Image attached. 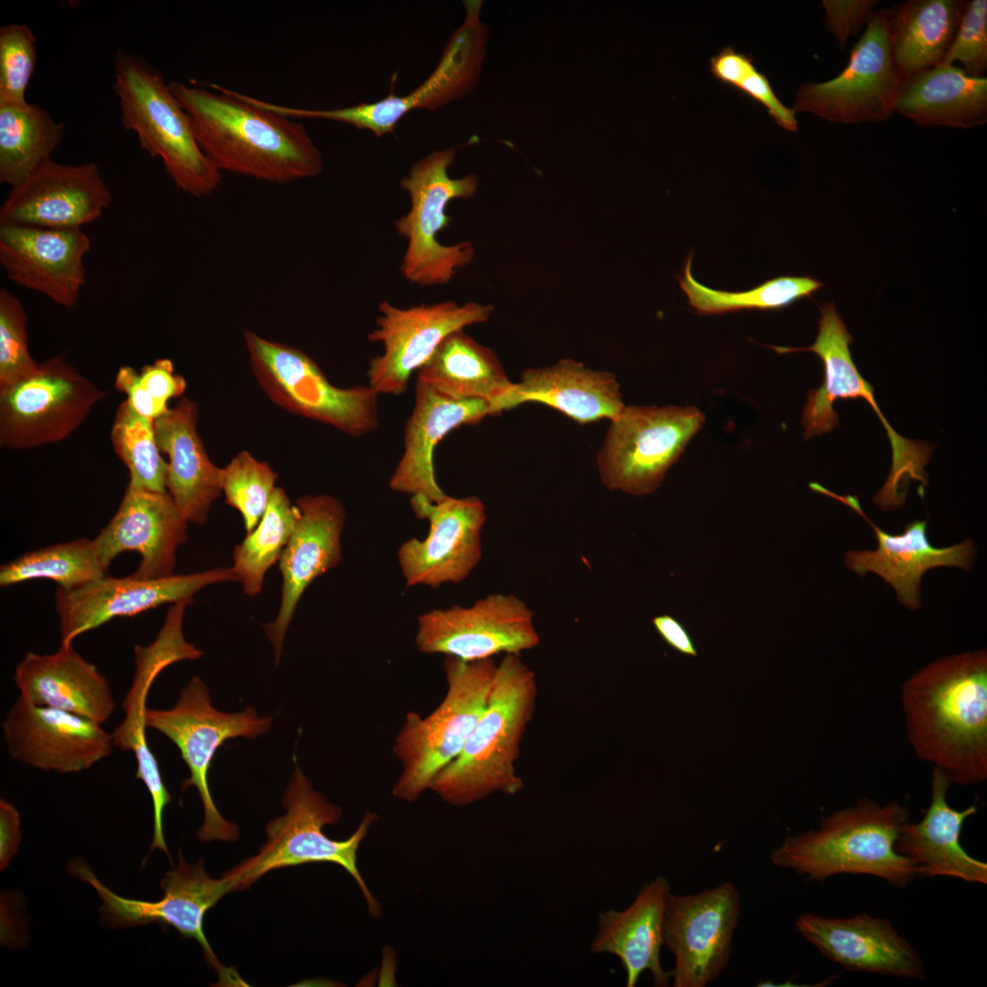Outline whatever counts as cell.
<instances>
[{
  "instance_id": "cell-39",
  "label": "cell",
  "mask_w": 987,
  "mask_h": 987,
  "mask_svg": "<svg viewBox=\"0 0 987 987\" xmlns=\"http://www.w3.org/2000/svg\"><path fill=\"white\" fill-rule=\"evenodd\" d=\"M65 129L39 105H0V182L17 186L51 159Z\"/></svg>"
},
{
  "instance_id": "cell-3",
  "label": "cell",
  "mask_w": 987,
  "mask_h": 987,
  "mask_svg": "<svg viewBox=\"0 0 987 987\" xmlns=\"http://www.w3.org/2000/svg\"><path fill=\"white\" fill-rule=\"evenodd\" d=\"M536 694V674L521 654H504L484 711L460 754L435 775L429 790L454 806L470 805L495 792H520L524 783L515 763Z\"/></svg>"
},
{
  "instance_id": "cell-30",
  "label": "cell",
  "mask_w": 987,
  "mask_h": 987,
  "mask_svg": "<svg viewBox=\"0 0 987 987\" xmlns=\"http://www.w3.org/2000/svg\"><path fill=\"white\" fill-rule=\"evenodd\" d=\"M491 416L480 398H454L417 380L415 403L407 421L404 451L390 479L391 490L421 495L438 503L447 494L438 484L433 465L436 445L452 430L475 425Z\"/></svg>"
},
{
  "instance_id": "cell-15",
  "label": "cell",
  "mask_w": 987,
  "mask_h": 987,
  "mask_svg": "<svg viewBox=\"0 0 987 987\" xmlns=\"http://www.w3.org/2000/svg\"><path fill=\"white\" fill-rule=\"evenodd\" d=\"M106 395L62 356L50 357L30 377L0 389V445L27 450L59 442Z\"/></svg>"
},
{
  "instance_id": "cell-16",
  "label": "cell",
  "mask_w": 987,
  "mask_h": 987,
  "mask_svg": "<svg viewBox=\"0 0 987 987\" xmlns=\"http://www.w3.org/2000/svg\"><path fill=\"white\" fill-rule=\"evenodd\" d=\"M866 26L839 75L800 86L795 112L845 124L882 122L892 117L903 78L892 55L888 9L874 11Z\"/></svg>"
},
{
  "instance_id": "cell-14",
  "label": "cell",
  "mask_w": 987,
  "mask_h": 987,
  "mask_svg": "<svg viewBox=\"0 0 987 987\" xmlns=\"http://www.w3.org/2000/svg\"><path fill=\"white\" fill-rule=\"evenodd\" d=\"M178 865L161 880L163 897L157 901L122 897L107 887L83 859L69 862L70 876L89 883L102 901L101 913L106 923L115 929L157 923L174 928L183 938L200 945L203 955L225 985L244 982L238 973L223 966L216 957L205 935L204 918L225 895L232 892L228 880L215 879L207 873L204 861L188 864L181 851Z\"/></svg>"
},
{
  "instance_id": "cell-13",
  "label": "cell",
  "mask_w": 987,
  "mask_h": 987,
  "mask_svg": "<svg viewBox=\"0 0 987 987\" xmlns=\"http://www.w3.org/2000/svg\"><path fill=\"white\" fill-rule=\"evenodd\" d=\"M466 16L453 32L433 72L405 96L389 95L374 102L316 110L274 105L273 110L293 119H324L368 130L377 137L393 133L398 122L415 109L437 110L463 98L478 81L488 32L480 21L482 1H464Z\"/></svg>"
},
{
  "instance_id": "cell-24",
  "label": "cell",
  "mask_w": 987,
  "mask_h": 987,
  "mask_svg": "<svg viewBox=\"0 0 987 987\" xmlns=\"http://www.w3.org/2000/svg\"><path fill=\"white\" fill-rule=\"evenodd\" d=\"M133 653L135 669L122 702L124 717L111 735L115 748L133 752L137 764L135 777L143 781L152 799L154 833L150 852L156 848L169 856L163 832V813L172 796L147 743L146 699L154 681L164 669L179 661L198 659L201 652L186 641L179 621L166 619L155 640L146 646L135 645Z\"/></svg>"
},
{
  "instance_id": "cell-18",
  "label": "cell",
  "mask_w": 987,
  "mask_h": 987,
  "mask_svg": "<svg viewBox=\"0 0 987 987\" xmlns=\"http://www.w3.org/2000/svg\"><path fill=\"white\" fill-rule=\"evenodd\" d=\"M540 642L532 610L514 594L492 593L472 606L433 609L417 620L415 645L426 654L471 662L521 654Z\"/></svg>"
},
{
  "instance_id": "cell-48",
  "label": "cell",
  "mask_w": 987,
  "mask_h": 987,
  "mask_svg": "<svg viewBox=\"0 0 987 987\" xmlns=\"http://www.w3.org/2000/svg\"><path fill=\"white\" fill-rule=\"evenodd\" d=\"M960 61L971 77H983L987 69V1L968 2L955 36L941 61Z\"/></svg>"
},
{
  "instance_id": "cell-5",
  "label": "cell",
  "mask_w": 987,
  "mask_h": 987,
  "mask_svg": "<svg viewBox=\"0 0 987 987\" xmlns=\"http://www.w3.org/2000/svg\"><path fill=\"white\" fill-rule=\"evenodd\" d=\"M113 75L123 128L136 134L143 151L162 160L178 189L195 197L211 196L221 172L199 147L189 115L159 69L143 56L118 48Z\"/></svg>"
},
{
  "instance_id": "cell-4",
  "label": "cell",
  "mask_w": 987,
  "mask_h": 987,
  "mask_svg": "<svg viewBox=\"0 0 987 987\" xmlns=\"http://www.w3.org/2000/svg\"><path fill=\"white\" fill-rule=\"evenodd\" d=\"M908 810L897 801L869 798L823 816L816 830L787 836L770 854L772 864L823 882L842 874L873 876L897 888L917 877L913 864L895 849Z\"/></svg>"
},
{
  "instance_id": "cell-47",
  "label": "cell",
  "mask_w": 987,
  "mask_h": 987,
  "mask_svg": "<svg viewBox=\"0 0 987 987\" xmlns=\"http://www.w3.org/2000/svg\"><path fill=\"white\" fill-rule=\"evenodd\" d=\"M28 350L27 316L15 294L0 291V389L30 377L38 368Z\"/></svg>"
},
{
  "instance_id": "cell-34",
  "label": "cell",
  "mask_w": 987,
  "mask_h": 987,
  "mask_svg": "<svg viewBox=\"0 0 987 987\" xmlns=\"http://www.w3.org/2000/svg\"><path fill=\"white\" fill-rule=\"evenodd\" d=\"M14 680L19 695L33 705L73 713L101 724L115 711L107 678L70 645L51 654L28 652Z\"/></svg>"
},
{
  "instance_id": "cell-43",
  "label": "cell",
  "mask_w": 987,
  "mask_h": 987,
  "mask_svg": "<svg viewBox=\"0 0 987 987\" xmlns=\"http://www.w3.org/2000/svg\"><path fill=\"white\" fill-rule=\"evenodd\" d=\"M154 419L137 413L123 401L118 408L111 432L115 453L129 471L128 485L167 493V462L156 442Z\"/></svg>"
},
{
  "instance_id": "cell-11",
  "label": "cell",
  "mask_w": 987,
  "mask_h": 987,
  "mask_svg": "<svg viewBox=\"0 0 987 987\" xmlns=\"http://www.w3.org/2000/svg\"><path fill=\"white\" fill-rule=\"evenodd\" d=\"M271 721V717L259 716L252 707L235 714L218 711L213 707L208 689L198 676L181 689L172 708H147V728L168 738L189 769L182 791L191 786L198 791L205 815L197 833L201 842H234L239 838L238 826L222 817L209 789L208 772L217 750L229 738H254L264 734Z\"/></svg>"
},
{
  "instance_id": "cell-10",
  "label": "cell",
  "mask_w": 987,
  "mask_h": 987,
  "mask_svg": "<svg viewBox=\"0 0 987 987\" xmlns=\"http://www.w3.org/2000/svg\"><path fill=\"white\" fill-rule=\"evenodd\" d=\"M455 155L454 148L434 151L416 162L400 180V186L410 197L409 211L394 224L407 241L400 271L409 281L419 286L449 283L475 255L469 241L443 245L438 240V234L451 220L446 214L449 203L471 198L478 186L473 174L450 177L448 170Z\"/></svg>"
},
{
  "instance_id": "cell-40",
  "label": "cell",
  "mask_w": 987,
  "mask_h": 987,
  "mask_svg": "<svg viewBox=\"0 0 987 987\" xmlns=\"http://www.w3.org/2000/svg\"><path fill=\"white\" fill-rule=\"evenodd\" d=\"M693 253L685 259L683 276L678 277L691 308L700 314H722L741 310H778L798 300L811 298L823 286L810 276H781L746 292H731L706 287L691 273Z\"/></svg>"
},
{
  "instance_id": "cell-42",
  "label": "cell",
  "mask_w": 987,
  "mask_h": 987,
  "mask_svg": "<svg viewBox=\"0 0 987 987\" xmlns=\"http://www.w3.org/2000/svg\"><path fill=\"white\" fill-rule=\"evenodd\" d=\"M93 545L80 538L36 549L2 565L0 586H13L31 579L55 581L59 589L71 590L106 576Z\"/></svg>"
},
{
  "instance_id": "cell-12",
  "label": "cell",
  "mask_w": 987,
  "mask_h": 987,
  "mask_svg": "<svg viewBox=\"0 0 987 987\" xmlns=\"http://www.w3.org/2000/svg\"><path fill=\"white\" fill-rule=\"evenodd\" d=\"M704 421L695 407L625 406L598 452L601 483L634 496L653 493Z\"/></svg>"
},
{
  "instance_id": "cell-27",
  "label": "cell",
  "mask_w": 987,
  "mask_h": 987,
  "mask_svg": "<svg viewBox=\"0 0 987 987\" xmlns=\"http://www.w3.org/2000/svg\"><path fill=\"white\" fill-rule=\"evenodd\" d=\"M89 236L78 229L0 224V264L16 285L71 308L85 284Z\"/></svg>"
},
{
  "instance_id": "cell-33",
  "label": "cell",
  "mask_w": 987,
  "mask_h": 987,
  "mask_svg": "<svg viewBox=\"0 0 987 987\" xmlns=\"http://www.w3.org/2000/svg\"><path fill=\"white\" fill-rule=\"evenodd\" d=\"M670 893L667 879L657 876L642 886L625 909L598 914V930L590 944L591 951L618 957L626 973L627 987L635 986L646 971L656 987H666L671 982V971H665L661 963Z\"/></svg>"
},
{
  "instance_id": "cell-19",
  "label": "cell",
  "mask_w": 987,
  "mask_h": 987,
  "mask_svg": "<svg viewBox=\"0 0 987 987\" xmlns=\"http://www.w3.org/2000/svg\"><path fill=\"white\" fill-rule=\"evenodd\" d=\"M740 915L741 897L731 882L695 894H669L663 945L674 959V987H706L721 975Z\"/></svg>"
},
{
  "instance_id": "cell-29",
  "label": "cell",
  "mask_w": 987,
  "mask_h": 987,
  "mask_svg": "<svg viewBox=\"0 0 987 987\" xmlns=\"http://www.w3.org/2000/svg\"><path fill=\"white\" fill-rule=\"evenodd\" d=\"M300 516L280 558L282 589L276 619L263 625L278 664L285 633L299 600L319 576L342 560L341 535L346 518L343 504L328 494L296 500Z\"/></svg>"
},
{
  "instance_id": "cell-22",
  "label": "cell",
  "mask_w": 987,
  "mask_h": 987,
  "mask_svg": "<svg viewBox=\"0 0 987 987\" xmlns=\"http://www.w3.org/2000/svg\"><path fill=\"white\" fill-rule=\"evenodd\" d=\"M2 729L9 755L44 771L88 770L115 748L111 733L101 723L33 705L20 695L6 714Z\"/></svg>"
},
{
  "instance_id": "cell-2",
  "label": "cell",
  "mask_w": 987,
  "mask_h": 987,
  "mask_svg": "<svg viewBox=\"0 0 987 987\" xmlns=\"http://www.w3.org/2000/svg\"><path fill=\"white\" fill-rule=\"evenodd\" d=\"M169 86L190 117L199 147L221 173L276 184L322 173V154L297 119L219 84H208L211 90L179 81Z\"/></svg>"
},
{
  "instance_id": "cell-37",
  "label": "cell",
  "mask_w": 987,
  "mask_h": 987,
  "mask_svg": "<svg viewBox=\"0 0 987 987\" xmlns=\"http://www.w3.org/2000/svg\"><path fill=\"white\" fill-rule=\"evenodd\" d=\"M417 380L454 398H480L492 407L510 389L509 380L493 350L463 329L448 334L418 370Z\"/></svg>"
},
{
  "instance_id": "cell-35",
  "label": "cell",
  "mask_w": 987,
  "mask_h": 987,
  "mask_svg": "<svg viewBox=\"0 0 987 987\" xmlns=\"http://www.w3.org/2000/svg\"><path fill=\"white\" fill-rule=\"evenodd\" d=\"M196 403L183 398L154 421L157 445L168 457L166 490L181 515L196 525L206 523L221 493V468L207 453L198 435Z\"/></svg>"
},
{
  "instance_id": "cell-31",
  "label": "cell",
  "mask_w": 987,
  "mask_h": 987,
  "mask_svg": "<svg viewBox=\"0 0 987 987\" xmlns=\"http://www.w3.org/2000/svg\"><path fill=\"white\" fill-rule=\"evenodd\" d=\"M951 785L942 770L933 768L929 805L918 822L908 821L902 826L895 849L913 864L917 876H949L986 885L987 864L971 856L960 843L964 822L978 806L952 808L947 799Z\"/></svg>"
},
{
  "instance_id": "cell-46",
  "label": "cell",
  "mask_w": 987,
  "mask_h": 987,
  "mask_svg": "<svg viewBox=\"0 0 987 987\" xmlns=\"http://www.w3.org/2000/svg\"><path fill=\"white\" fill-rule=\"evenodd\" d=\"M37 38L26 24L0 28V105L23 106L37 64Z\"/></svg>"
},
{
  "instance_id": "cell-49",
  "label": "cell",
  "mask_w": 987,
  "mask_h": 987,
  "mask_svg": "<svg viewBox=\"0 0 987 987\" xmlns=\"http://www.w3.org/2000/svg\"><path fill=\"white\" fill-rule=\"evenodd\" d=\"M825 23L828 29L844 48L850 37L856 36L862 26L867 24L875 0H823Z\"/></svg>"
},
{
  "instance_id": "cell-20",
  "label": "cell",
  "mask_w": 987,
  "mask_h": 987,
  "mask_svg": "<svg viewBox=\"0 0 987 987\" xmlns=\"http://www.w3.org/2000/svg\"><path fill=\"white\" fill-rule=\"evenodd\" d=\"M410 505L418 519L429 522L425 538H410L398 549V561L408 588H438L466 579L479 564L485 506L477 496L447 495L438 503L413 495Z\"/></svg>"
},
{
  "instance_id": "cell-28",
  "label": "cell",
  "mask_w": 987,
  "mask_h": 987,
  "mask_svg": "<svg viewBox=\"0 0 987 987\" xmlns=\"http://www.w3.org/2000/svg\"><path fill=\"white\" fill-rule=\"evenodd\" d=\"M187 525L168 492L127 485L114 516L92 541L106 570L120 554L135 551L141 561L132 575L162 578L174 575L175 552L187 539Z\"/></svg>"
},
{
  "instance_id": "cell-52",
  "label": "cell",
  "mask_w": 987,
  "mask_h": 987,
  "mask_svg": "<svg viewBox=\"0 0 987 987\" xmlns=\"http://www.w3.org/2000/svg\"><path fill=\"white\" fill-rule=\"evenodd\" d=\"M653 625L660 637L674 651L688 656L697 655L689 632L677 619L669 614L657 615L653 619Z\"/></svg>"
},
{
  "instance_id": "cell-17",
  "label": "cell",
  "mask_w": 987,
  "mask_h": 987,
  "mask_svg": "<svg viewBox=\"0 0 987 987\" xmlns=\"http://www.w3.org/2000/svg\"><path fill=\"white\" fill-rule=\"evenodd\" d=\"M377 327L368 334L371 343H380L383 353L370 360L368 386L378 395L401 396L409 380L434 354L451 333L488 321L490 304L454 301L398 308L387 301L378 304Z\"/></svg>"
},
{
  "instance_id": "cell-25",
  "label": "cell",
  "mask_w": 987,
  "mask_h": 987,
  "mask_svg": "<svg viewBox=\"0 0 987 987\" xmlns=\"http://www.w3.org/2000/svg\"><path fill=\"white\" fill-rule=\"evenodd\" d=\"M809 487L850 507L871 525L877 538V547L847 551L844 564L862 577L867 572L880 576L894 588L899 602L910 610L919 608L921 578L929 569L957 567L970 570L973 565L976 549L971 540L935 547L928 537L927 521L920 520L907 524L902 533L891 535L868 519L857 496L836 494L815 482L810 483Z\"/></svg>"
},
{
  "instance_id": "cell-6",
  "label": "cell",
  "mask_w": 987,
  "mask_h": 987,
  "mask_svg": "<svg viewBox=\"0 0 987 987\" xmlns=\"http://www.w3.org/2000/svg\"><path fill=\"white\" fill-rule=\"evenodd\" d=\"M819 333L808 347L771 346L779 354L810 351L816 354L823 365L821 387L811 390L802 410L801 423L804 438L809 440L833 430L839 424L833 404L837 399L863 398L875 411L888 437L892 449V465L888 477L874 497V503L884 511L903 505L910 480L921 483L924 492L928 484L925 466L934 446L927 441L900 436L885 418L876 403L873 386L859 373L849 349L853 336L833 302L820 307Z\"/></svg>"
},
{
  "instance_id": "cell-32",
  "label": "cell",
  "mask_w": 987,
  "mask_h": 987,
  "mask_svg": "<svg viewBox=\"0 0 987 987\" xmlns=\"http://www.w3.org/2000/svg\"><path fill=\"white\" fill-rule=\"evenodd\" d=\"M528 402L547 405L580 424L611 420L625 408L614 375L570 358L525 370L492 407L491 416Z\"/></svg>"
},
{
  "instance_id": "cell-41",
  "label": "cell",
  "mask_w": 987,
  "mask_h": 987,
  "mask_svg": "<svg viewBox=\"0 0 987 987\" xmlns=\"http://www.w3.org/2000/svg\"><path fill=\"white\" fill-rule=\"evenodd\" d=\"M300 510L285 491L276 487L258 525L235 547L232 567L249 596L258 595L267 570L280 560L296 523Z\"/></svg>"
},
{
  "instance_id": "cell-44",
  "label": "cell",
  "mask_w": 987,
  "mask_h": 987,
  "mask_svg": "<svg viewBox=\"0 0 987 987\" xmlns=\"http://www.w3.org/2000/svg\"><path fill=\"white\" fill-rule=\"evenodd\" d=\"M277 479L278 474L267 462L257 460L248 451L238 452L221 468L220 484L226 503L241 514L247 533L260 521Z\"/></svg>"
},
{
  "instance_id": "cell-50",
  "label": "cell",
  "mask_w": 987,
  "mask_h": 987,
  "mask_svg": "<svg viewBox=\"0 0 987 987\" xmlns=\"http://www.w3.org/2000/svg\"><path fill=\"white\" fill-rule=\"evenodd\" d=\"M139 377L148 395L166 409L169 399L181 397L186 388V379L175 373L174 364L168 358H159L153 364L145 365Z\"/></svg>"
},
{
  "instance_id": "cell-51",
  "label": "cell",
  "mask_w": 987,
  "mask_h": 987,
  "mask_svg": "<svg viewBox=\"0 0 987 987\" xmlns=\"http://www.w3.org/2000/svg\"><path fill=\"white\" fill-rule=\"evenodd\" d=\"M114 387L127 396V403L142 416L154 420L169 409L162 408L148 395L140 382L139 372L132 366L120 367Z\"/></svg>"
},
{
  "instance_id": "cell-7",
  "label": "cell",
  "mask_w": 987,
  "mask_h": 987,
  "mask_svg": "<svg viewBox=\"0 0 987 987\" xmlns=\"http://www.w3.org/2000/svg\"><path fill=\"white\" fill-rule=\"evenodd\" d=\"M295 770L285 791L282 805L286 813L266 826L267 841L253 856L221 875L232 892L249 888L268 872L309 863H334L352 876L374 918L381 914L357 867V850L377 815L367 812L354 833L346 840L336 841L324 834L325 825L336 823L342 815L340 807L326 801L316 791L302 773L295 757Z\"/></svg>"
},
{
  "instance_id": "cell-1",
  "label": "cell",
  "mask_w": 987,
  "mask_h": 987,
  "mask_svg": "<svg viewBox=\"0 0 987 987\" xmlns=\"http://www.w3.org/2000/svg\"><path fill=\"white\" fill-rule=\"evenodd\" d=\"M907 739L952 784L987 779V652L940 658L901 687Z\"/></svg>"
},
{
  "instance_id": "cell-36",
  "label": "cell",
  "mask_w": 987,
  "mask_h": 987,
  "mask_svg": "<svg viewBox=\"0 0 987 987\" xmlns=\"http://www.w3.org/2000/svg\"><path fill=\"white\" fill-rule=\"evenodd\" d=\"M894 110L924 127L983 125L987 122V78L971 77L954 65L939 64L903 79Z\"/></svg>"
},
{
  "instance_id": "cell-9",
  "label": "cell",
  "mask_w": 987,
  "mask_h": 987,
  "mask_svg": "<svg viewBox=\"0 0 987 987\" xmlns=\"http://www.w3.org/2000/svg\"><path fill=\"white\" fill-rule=\"evenodd\" d=\"M243 339L254 377L281 409L353 437L377 428L378 394L371 387H335L303 351L250 330L244 332Z\"/></svg>"
},
{
  "instance_id": "cell-26",
  "label": "cell",
  "mask_w": 987,
  "mask_h": 987,
  "mask_svg": "<svg viewBox=\"0 0 987 987\" xmlns=\"http://www.w3.org/2000/svg\"><path fill=\"white\" fill-rule=\"evenodd\" d=\"M794 927L823 957L845 971L908 980L926 977L918 951L885 918L802 913Z\"/></svg>"
},
{
  "instance_id": "cell-21",
  "label": "cell",
  "mask_w": 987,
  "mask_h": 987,
  "mask_svg": "<svg viewBox=\"0 0 987 987\" xmlns=\"http://www.w3.org/2000/svg\"><path fill=\"white\" fill-rule=\"evenodd\" d=\"M220 581H239L233 568H214L187 575L144 579L104 576L80 588L56 591L62 645H70L82 633L118 617H132L166 603L193 602L204 587Z\"/></svg>"
},
{
  "instance_id": "cell-45",
  "label": "cell",
  "mask_w": 987,
  "mask_h": 987,
  "mask_svg": "<svg viewBox=\"0 0 987 987\" xmlns=\"http://www.w3.org/2000/svg\"><path fill=\"white\" fill-rule=\"evenodd\" d=\"M709 71L720 83L762 104L780 127L789 132L798 131L795 111L780 101L767 76L756 68L750 54L725 47L709 58Z\"/></svg>"
},
{
  "instance_id": "cell-53",
  "label": "cell",
  "mask_w": 987,
  "mask_h": 987,
  "mask_svg": "<svg viewBox=\"0 0 987 987\" xmlns=\"http://www.w3.org/2000/svg\"><path fill=\"white\" fill-rule=\"evenodd\" d=\"M1 822V868L6 867L10 857L17 850L19 843V813L16 807L5 800L0 801Z\"/></svg>"
},
{
  "instance_id": "cell-8",
  "label": "cell",
  "mask_w": 987,
  "mask_h": 987,
  "mask_svg": "<svg viewBox=\"0 0 987 987\" xmlns=\"http://www.w3.org/2000/svg\"><path fill=\"white\" fill-rule=\"evenodd\" d=\"M496 668L493 658H445L447 691L441 702L426 716L408 712L395 738L393 752L402 769L392 790L396 798L417 801L460 754L486 707Z\"/></svg>"
},
{
  "instance_id": "cell-23",
  "label": "cell",
  "mask_w": 987,
  "mask_h": 987,
  "mask_svg": "<svg viewBox=\"0 0 987 987\" xmlns=\"http://www.w3.org/2000/svg\"><path fill=\"white\" fill-rule=\"evenodd\" d=\"M111 203V190L96 163L49 159L10 188L0 207V224L78 229L99 219Z\"/></svg>"
},
{
  "instance_id": "cell-38",
  "label": "cell",
  "mask_w": 987,
  "mask_h": 987,
  "mask_svg": "<svg viewBox=\"0 0 987 987\" xmlns=\"http://www.w3.org/2000/svg\"><path fill=\"white\" fill-rule=\"evenodd\" d=\"M967 1L907 0L888 9L895 64L903 79L941 63Z\"/></svg>"
}]
</instances>
